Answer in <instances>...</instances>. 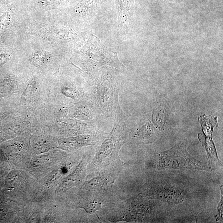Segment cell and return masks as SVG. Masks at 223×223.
<instances>
[{
    "instance_id": "1",
    "label": "cell",
    "mask_w": 223,
    "mask_h": 223,
    "mask_svg": "<svg viewBox=\"0 0 223 223\" xmlns=\"http://www.w3.org/2000/svg\"><path fill=\"white\" fill-rule=\"evenodd\" d=\"M149 166L158 170H197L212 172L213 167L209 163L196 160L188 153L185 146L178 144L169 150L159 153L150 162Z\"/></svg>"
},
{
    "instance_id": "2",
    "label": "cell",
    "mask_w": 223,
    "mask_h": 223,
    "mask_svg": "<svg viewBox=\"0 0 223 223\" xmlns=\"http://www.w3.org/2000/svg\"><path fill=\"white\" fill-rule=\"evenodd\" d=\"M150 198L167 202L179 204L184 201L185 193L182 186L166 181H160L152 186L147 192Z\"/></svg>"
},
{
    "instance_id": "3",
    "label": "cell",
    "mask_w": 223,
    "mask_h": 223,
    "mask_svg": "<svg viewBox=\"0 0 223 223\" xmlns=\"http://www.w3.org/2000/svg\"><path fill=\"white\" fill-rule=\"evenodd\" d=\"M199 121L202 126L203 136L199 134L198 138L207 152L209 163L213 166L221 165L213 140V129L218 126L217 118L211 116H207L204 114L200 116Z\"/></svg>"
},
{
    "instance_id": "4",
    "label": "cell",
    "mask_w": 223,
    "mask_h": 223,
    "mask_svg": "<svg viewBox=\"0 0 223 223\" xmlns=\"http://www.w3.org/2000/svg\"><path fill=\"white\" fill-rule=\"evenodd\" d=\"M83 208L89 214H94L96 213L97 211L101 209V204L98 201H91L84 205Z\"/></svg>"
},
{
    "instance_id": "5",
    "label": "cell",
    "mask_w": 223,
    "mask_h": 223,
    "mask_svg": "<svg viewBox=\"0 0 223 223\" xmlns=\"http://www.w3.org/2000/svg\"><path fill=\"white\" fill-rule=\"evenodd\" d=\"M221 193V197L220 202L218 205L217 208L218 219H220L222 220L223 219V186L221 185L220 187Z\"/></svg>"
}]
</instances>
